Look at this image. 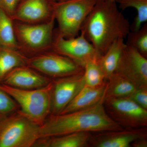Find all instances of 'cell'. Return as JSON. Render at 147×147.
Here are the masks:
<instances>
[{
  "label": "cell",
  "mask_w": 147,
  "mask_h": 147,
  "mask_svg": "<svg viewBox=\"0 0 147 147\" xmlns=\"http://www.w3.org/2000/svg\"><path fill=\"white\" fill-rule=\"evenodd\" d=\"M90 132H74L55 137L40 138L34 147H84L89 145Z\"/></svg>",
  "instance_id": "2e32d148"
},
{
  "label": "cell",
  "mask_w": 147,
  "mask_h": 147,
  "mask_svg": "<svg viewBox=\"0 0 147 147\" xmlns=\"http://www.w3.org/2000/svg\"><path fill=\"white\" fill-rule=\"evenodd\" d=\"M115 72L138 88H147V59L136 49L126 45Z\"/></svg>",
  "instance_id": "30bf717a"
},
{
  "label": "cell",
  "mask_w": 147,
  "mask_h": 147,
  "mask_svg": "<svg viewBox=\"0 0 147 147\" xmlns=\"http://www.w3.org/2000/svg\"><path fill=\"white\" fill-rule=\"evenodd\" d=\"M20 0H0V9L12 18Z\"/></svg>",
  "instance_id": "484cf974"
},
{
  "label": "cell",
  "mask_w": 147,
  "mask_h": 147,
  "mask_svg": "<svg viewBox=\"0 0 147 147\" xmlns=\"http://www.w3.org/2000/svg\"><path fill=\"white\" fill-rule=\"evenodd\" d=\"M53 81L35 89L17 88L4 84L0 88L7 93L20 107L18 113L41 126L51 113Z\"/></svg>",
  "instance_id": "3957f363"
},
{
  "label": "cell",
  "mask_w": 147,
  "mask_h": 147,
  "mask_svg": "<svg viewBox=\"0 0 147 147\" xmlns=\"http://www.w3.org/2000/svg\"><path fill=\"white\" fill-rule=\"evenodd\" d=\"M126 37L125 42L127 46L133 47L143 56L147 57V24L143 26L137 31H130Z\"/></svg>",
  "instance_id": "603a6c76"
},
{
  "label": "cell",
  "mask_w": 147,
  "mask_h": 147,
  "mask_svg": "<svg viewBox=\"0 0 147 147\" xmlns=\"http://www.w3.org/2000/svg\"><path fill=\"white\" fill-rule=\"evenodd\" d=\"M107 88V83L105 82L98 86H85L61 114L84 110L96 105L105 98Z\"/></svg>",
  "instance_id": "9a60e30c"
},
{
  "label": "cell",
  "mask_w": 147,
  "mask_h": 147,
  "mask_svg": "<svg viewBox=\"0 0 147 147\" xmlns=\"http://www.w3.org/2000/svg\"><path fill=\"white\" fill-rule=\"evenodd\" d=\"M128 98L140 107L147 110V88L137 89Z\"/></svg>",
  "instance_id": "d4e9b609"
},
{
  "label": "cell",
  "mask_w": 147,
  "mask_h": 147,
  "mask_svg": "<svg viewBox=\"0 0 147 147\" xmlns=\"http://www.w3.org/2000/svg\"><path fill=\"white\" fill-rule=\"evenodd\" d=\"M147 134L145 127L98 132L91 136L89 145L95 147H129L136 140L147 138Z\"/></svg>",
  "instance_id": "7c38bea8"
},
{
  "label": "cell",
  "mask_w": 147,
  "mask_h": 147,
  "mask_svg": "<svg viewBox=\"0 0 147 147\" xmlns=\"http://www.w3.org/2000/svg\"><path fill=\"white\" fill-rule=\"evenodd\" d=\"M104 107L110 117L121 126L129 128L146 127L147 110L128 97L104 99Z\"/></svg>",
  "instance_id": "8992f818"
},
{
  "label": "cell",
  "mask_w": 147,
  "mask_h": 147,
  "mask_svg": "<svg viewBox=\"0 0 147 147\" xmlns=\"http://www.w3.org/2000/svg\"><path fill=\"white\" fill-rule=\"evenodd\" d=\"M12 21L10 16L0 9V47L18 50L20 46Z\"/></svg>",
  "instance_id": "ffe728a7"
},
{
  "label": "cell",
  "mask_w": 147,
  "mask_h": 147,
  "mask_svg": "<svg viewBox=\"0 0 147 147\" xmlns=\"http://www.w3.org/2000/svg\"><path fill=\"white\" fill-rule=\"evenodd\" d=\"M126 46L124 38L116 40L110 45L104 54L98 59L105 80H108L116 72L124 49Z\"/></svg>",
  "instance_id": "e0dca14e"
},
{
  "label": "cell",
  "mask_w": 147,
  "mask_h": 147,
  "mask_svg": "<svg viewBox=\"0 0 147 147\" xmlns=\"http://www.w3.org/2000/svg\"><path fill=\"white\" fill-rule=\"evenodd\" d=\"M50 1L54 3H60L67 1H69V0H50Z\"/></svg>",
  "instance_id": "83f0119b"
},
{
  "label": "cell",
  "mask_w": 147,
  "mask_h": 147,
  "mask_svg": "<svg viewBox=\"0 0 147 147\" xmlns=\"http://www.w3.org/2000/svg\"><path fill=\"white\" fill-rule=\"evenodd\" d=\"M108 81L105 99L128 97L138 88L131 81L117 72Z\"/></svg>",
  "instance_id": "ac0fdd59"
},
{
  "label": "cell",
  "mask_w": 147,
  "mask_h": 147,
  "mask_svg": "<svg viewBox=\"0 0 147 147\" xmlns=\"http://www.w3.org/2000/svg\"><path fill=\"white\" fill-rule=\"evenodd\" d=\"M18 105L7 93L0 88V118L13 114L17 110Z\"/></svg>",
  "instance_id": "cb8c5ba5"
},
{
  "label": "cell",
  "mask_w": 147,
  "mask_h": 147,
  "mask_svg": "<svg viewBox=\"0 0 147 147\" xmlns=\"http://www.w3.org/2000/svg\"><path fill=\"white\" fill-rule=\"evenodd\" d=\"M55 18L54 14L47 22L39 24L20 23L14 26L18 44L32 52L43 50L53 46Z\"/></svg>",
  "instance_id": "52a82bcc"
},
{
  "label": "cell",
  "mask_w": 147,
  "mask_h": 147,
  "mask_svg": "<svg viewBox=\"0 0 147 147\" xmlns=\"http://www.w3.org/2000/svg\"><path fill=\"white\" fill-rule=\"evenodd\" d=\"M84 72L53 81L52 115H60L85 86Z\"/></svg>",
  "instance_id": "8fae6325"
},
{
  "label": "cell",
  "mask_w": 147,
  "mask_h": 147,
  "mask_svg": "<svg viewBox=\"0 0 147 147\" xmlns=\"http://www.w3.org/2000/svg\"><path fill=\"white\" fill-rule=\"evenodd\" d=\"M28 59L18 50L0 47V84L11 70L27 65Z\"/></svg>",
  "instance_id": "d6986e66"
},
{
  "label": "cell",
  "mask_w": 147,
  "mask_h": 147,
  "mask_svg": "<svg viewBox=\"0 0 147 147\" xmlns=\"http://www.w3.org/2000/svg\"><path fill=\"white\" fill-rule=\"evenodd\" d=\"M108 1H111L113 2H116V1H117V0H108Z\"/></svg>",
  "instance_id": "f1b7e54d"
},
{
  "label": "cell",
  "mask_w": 147,
  "mask_h": 147,
  "mask_svg": "<svg viewBox=\"0 0 147 147\" xmlns=\"http://www.w3.org/2000/svg\"><path fill=\"white\" fill-rule=\"evenodd\" d=\"M97 0H69L53 3V13L58 24L57 34L65 38L79 35L86 18Z\"/></svg>",
  "instance_id": "5b68a950"
},
{
  "label": "cell",
  "mask_w": 147,
  "mask_h": 147,
  "mask_svg": "<svg viewBox=\"0 0 147 147\" xmlns=\"http://www.w3.org/2000/svg\"><path fill=\"white\" fill-rule=\"evenodd\" d=\"M74 37L65 38L56 36L53 42L54 52L65 56L84 67L88 61L98 59L101 55L87 39L83 32Z\"/></svg>",
  "instance_id": "9c48e42d"
},
{
  "label": "cell",
  "mask_w": 147,
  "mask_h": 147,
  "mask_svg": "<svg viewBox=\"0 0 147 147\" xmlns=\"http://www.w3.org/2000/svg\"><path fill=\"white\" fill-rule=\"evenodd\" d=\"M40 126L18 113L0 118V147H34Z\"/></svg>",
  "instance_id": "277c9868"
},
{
  "label": "cell",
  "mask_w": 147,
  "mask_h": 147,
  "mask_svg": "<svg viewBox=\"0 0 147 147\" xmlns=\"http://www.w3.org/2000/svg\"><path fill=\"white\" fill-rule=\"evenodd\" d=\"M105 98L87 109L66 114L50 115L40 126V138L55 137L74 132H96L122 130L106 112Z\"/></svg>",
  "instance_id": "7a4b0ae2"
},
{
  "label": "cell",
  "mask_w": 147,
  "mask_h": 147,
  "mask_svg": "<svg viewBox=\"0 0 147 147\" xmlns=\"http://www.w3.org/2000/svg\"><path fill=\"white\" fill-rule=\"evenodd\" d=\"M51 81L49 78L26 65L18 67L11 70L1 84L21 89L31 90L45 86Z\"/></svg>",
  "instance_id": "5bb4252c"
},
{
  "label": "cell",
  "mask_w": 147,
  "mask_h": 147,
  "mask_svg": "<svg viewBox=\"0 0 147 147\" xmlns=\"http://www.w3.org/2000/svg\"><path fill=\"white\" fill-rule=\"evenodd\" d=\"M130 26L115 2L97 0L81 32L101 55L116 40L126 37Z\"/></svg>",
  "instance_id": "6da1fadb"
},
{
  "label": "cell",
  "mask_w": 147,
  "mask_h": 147,
  "mask_svg": "<svg viewBox=\"0 0 147 147\" xmlns=\"http://www.w3.org/2000/svg\"><path fill=\"white\" fill-rule=\"evenodd\" d=\"M53 3L50 0H20L12 19L28 24L50 19L53 15Z\"/></svg>",
  "instance_id": "4fadbf2b"
},
{
  "label": "cell",
  "mask_w": 147,
  "mask_h": 147,
  "mask_svg": "<svg viewBox=\"0 0 147 147\" xmlns=\"http://www.w3.org/2000/svg\"><path fill=\"white\" fill-rule=\"evenodd\" d=\"M98 59L90 60L85 63L83 73L85 86H98L105 82V76L98 64Z\"/></svg>",
  "instance_id": "7402d4cb"
},
{
  "label": "cell",
  "mask_w": 147,
  "mask_h": 147,
  "mask_svg": "<svg viewBox=\"0 0 147 147\" xmlns=\"http://www.w3.org/2000/svg\"><path fill=\"white\" fill-rule=\"evenodd\" d=\"M119 8L124 10L129 7L137 10V15L134 18V22L130 25V31L138 30L142 25L147 21V0H117Z\"/></svg>",
  "instance_id": "44dd1931"
},
{
  "label": "cell",
  "mask_w": 147,
  "mask_h": 147,
  "mask_svg": "<svg viewBox=\"0 0 147 147\" xmlns=\"http://www.w3.org/2000/svg\"><path fill=\"white\" fill-rule=\"evenodd\" d=\"M147 138L138 139L131 144V146L134 147H147Z\"/></svg>",
  "instance_id": "4316f807"
},
{
  "label": "cell",
  "mask_w": 147,
  "mask_h": 147,
  "mask_svg": "<svg viewBox=\"0 0 147 147\" xmlns=\"http://www.w3.org/2000/svg\"><path fill=\"white\" fill-rule=\"evenodd\" d=\"M27 66L56 79L78 74L84 71L82 65L54 52L28 58Z\"/></svg>",
  "instance_id": "ba28073f"
}]
</instances>
